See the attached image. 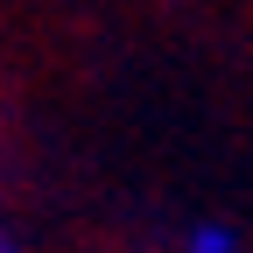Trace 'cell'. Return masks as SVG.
Returning a JSON list of instances; mask_svg holds the SVG:
<instances>
[{
  "mask_svg": "<svg viewBox=\"0 0 253 253\" xmlns=\"http://www.w3.org/2000/svg\"><path fill=\"white\" fill-rule=\"evenodd\" d=\"M0 253H21V246H14V232H7V225H0Z\"/></svg>",
  "mask_w": 253,
  "mask_h": 253,
  "instance_id": "7a4b0ae2",
  "label": "cell"
},
{
  "mask_svg": "<svg viewBox=\"0 0 253 253\" xmlns=\"http://www.w3.org/2000/svg\"><path fill=\"white\" fill-rule=\"evenodd\" d=\"M183 253H239V246H232V225H218V218H204V225H190Z\"/></svg>",
  "mask_w": 253,
  "mask_h": 253,
  "instance_id": "6da1fadb",
  "label": "cell"
}]
</instances>
